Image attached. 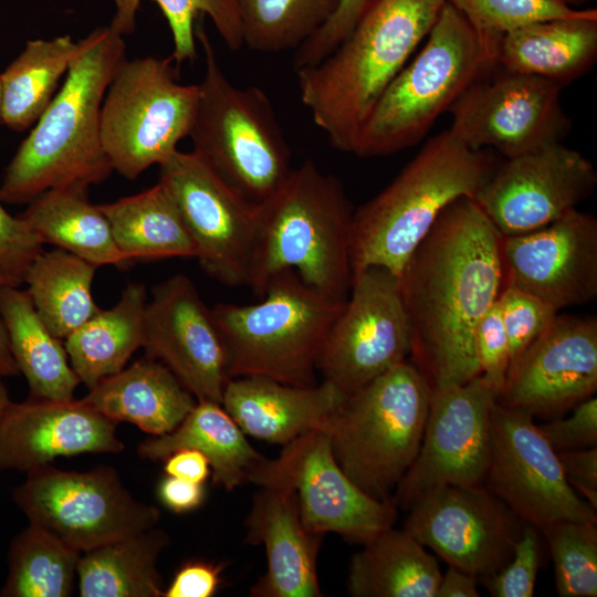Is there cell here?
Returning <instances> with one entry per match:
<instances>
[{
  "mask_svg": "<svg viewBox=\"0 0 597 597\" xmlns=\"http://www.w3.org/2000/svg\"><path fill=\"white\" fill-rule=\"evenodd\" d=\"M501 243L478 202L461 197L443 209L398 277L410 362L431 392L481 374L475 332L503 287Z\"/></svg>",
  "mask_w": 597,
  "mask_h": 597,
  "instance_id": "cell-1",
  "label": "cell"
},
{
  "mask_svg": "<svg viewBox=\"0 0 597 597\" xmlns=\"http://www.w3.org/2000/svg\"><path fill=\"white\" fill-rule=\"evenodd\" d=\"M78 43L63 85L6 168L0 185V200L6 203H30L57 187H88L113 171L101 140V109L126 59L125 42L108 25Z\"/></svg>",
  "mask_w": 597,
  "mask_h": 597,
  "instance_id": "cell-2",
  "label": "cell"
},
{
  "mask_svg": "<svg viewBox=\"0 0 597 597\" xmlns=\"http://www.w3.org/2000/svg\"><path fill=\"white\" fill-rule=\"evenodd\" d=\"M446 2L375 0L327 57L295 71L302 103L332 147L355 155L374 107Z\"/></svg>",
  "mask_w": 597,
  "mask_h": 597,
  "instance_id": "cell-3",
  "label": "cell"
},
{
  "mask_svg": "<svg viewBox=\"0 0 597 597\" xmlns=\"http://www.w3.org/2000/svg\"><path fill=\"white\" fill-rule=\"evenodd\" d=\"M498 167L490 149L467 146L450 129L429 138L396 178L354 210L353 274L381 266L399 277L443 209L476 199Z\"/></svg>",
  "mask_w": 597,
  "mask_h": 597,
  "instance_id": "cell-4",
  "label": "cell"
},
{
  "mask_svg": "<svg viewBox=\"0 0 597 597\" xmlns=\"http://www.w3.org/2000/svg\"><path fill=\"white\" fill-rule=\"evenodd\" d=\"M258 203L259 243L249 285L253 293L263 296L270 279L290 269L316 291L347 301L354 209L342 181L305 160Z\"/></svg>",
  "mask_w": 597,
  "mask_h": 597,
  "instance_id": "cell-5",
  "label": "cell"
},
{
  "mask_svg": "<svg viewBox=\"0 0 597 597\" xmlns=\"http://www.w3.org/2000/svg\"><path fill=\"white\" fill-rule=\"evenodd\" d=\"M255 304H217L229 379L264 376L308 387L316 385L317 362L346 301L307 285L294 270L275 273Z\"/></svg>",
  "mask_w": 597,
  "mask_h": 597,
  "instance_id": "cell-6",
  "label": "cell"
},
{
  "mask_svg": "<svg viewBox=\"0 0 597 597\" xmlns=\"http://www.w3.org/2000/svg\"><path fill=\"white\" fill-rule=\"evenodd\" d=\"M425 40L377 102L355 155L388 156L419 143L436 121L494 67L492 50L449 2Z\"/></svg>",
  "mask_w": 597,
  "mask_h": 597,
  "instance_id": "cell-7",
  "label": "cell"
},
{
  "mask_svg": "<svg viewBox=\"0 0 597 597\" xmlns=\"http://www.w3.org/2000/svg\"><path fill=\"white\" fill-rule=\"evenodd\" d=\"M431 389L407 359L345 396L323 428L343 472L365 493H391L419 451Z\"/></svg>",
  "mask_w": 597,
  "mask_h": 597,
  "instance_id": "cell-8",
  "label": "cell"
},
{
  "mask_svg": "<svg viewBox=\"0 0 597 597\" xmlns=\"http://www.w3.org/2000/svg\"><path fill=\"white\" fill-rule=\"evenodd\" d=\"M195 35L206 67L189 133L192 151L245 198L261 202L293 169L290 147L268 95L256 86L233 85L202 24H196Z\"/></svg>",
  "mask_w": 597,
  "mask_h": 597,
  "instance_id": "cell-9",
  "label": "cell"
},
{
  "mask_svg": "<svg viewBox=\"0 0 597 597\" xmlns=\"http://www.w3.org/2000/svg\"><path fill=\"white\" fill-rule=\"evenodd\" d=\"M169 57L125 59L116 70L101 109V140L113 170L134 180L160 165L189 136L198 84L178 81Z\"/></svg>",
  "mask_w": 597,
  "mask_h": 597,
  "instance_id": "cell-10",
  "label": "cell"
},
{
  "mask_svg": "<svg viewBox=\"0 0 597 597\" xmlns=\"http://www.w3.org/2000/svg\"><path fill=\"white\" fill-rule=\"evenodd\" d=\"M12 500L35 524L81 553L157 525L158 507L139 502L111 467L65 471L34 468Z\"/></svg>",
  "mask_w": 597,
  "mask_h": 597,
  "instance_id": "cell-11",
  "label": "cell"
},
{
  "mask_svg": "<svg viewBox=\"0 0 597 597\" xmlns=\"http://www.w3.org/2000/svg\"><path fill=\"white\" fill-rule=\"evenodd\" d=\"M201 268L228 286L250 285L259 243V203L222 180L193 151L175 150L159 165Z\"/></svg>",
  "mask_w": 597,
  "mask_h": 597,
  "instance_id": "cell-12",
  "label": "cell"
},
{
  "mask_svg": "<svg viewBox=\"0 0 597 597\" xmlns=\"http://www.w3.org/2000/svg\"><path fill=\"white\" fill-rule=\"evenodd\" d=\"M249 482L292 490L308 531L336 533L355 544L394 526L397 519L392 501L368 495L343 472L323 427L286 443L276 458H264Z\"/></svg>",
  "mask_w": 597,
  "mask_h": 597,
  "instance_id": "cell-13",
  "label": "cell"
},
{
  "mask_svg": "<svg viewBox=\"0 0 597 597\" xmlns=\"http://www.w3.org/2000/svg\"><path fill=\"white\" fill-rule=\"evenodd\" d=\"M523 523L543 532L563 522L597 523V510L566 481L557 452L528 412L495 402L483 484Z\"/></svg>",
  "mask_w": 597,
  "mask_h": 597,
  "instance_id": "cell-14",
  "label": "cell"
},
{
  "mask_svg": "<svg viewBox=\"0 0 597 597\" xmlns=\"http://www.w3.org/2000/svg\"><path fill=\"white\" fill-rule=\"evenodd\" d=\"M410 353V333L398 277L381 266L353 274L348 298L317 362L324 381L347 396Z\"/></svg>",
  "mask_w": 597,
  "mask_h": 597,
  "instance_id": "cell-15",
  "label": "cell"
},
{
  "mask_svg": "<svg viewBox=\"0 0 597 597\" xmlns=\"http://www.w3.org/2000/svg\"><path fill=\"white\" fill-rule=\"evenodd\" d=\"M498 396L482 375L431 392L419 451L392 496L397 507L407 511L419 498L442 486L484 484Z\"/></svg>",
  "mask_w": 597,
  "mask_h": 597,
  "instance_id": "cell-16",
  "label": "cell"
},
{
  "mask_svg": "<svg viewBox=\"0 0 597 597\" xmlns=\"http://www.w3.org/2000/svg\"><path fill=\"white\" fill-rule=\"evenodd\" d=\"M486 75L475 81L449 109V129L467 146L492 148L512 158L564 142L572 119L562 106L561 85L502 70L494 77Z\"/></svg>",
  "mask_w": 597,
  "mask_h": 597,
  "instance_id": "cell-17",
  "label": "cell"
},
{
  "mask_svg": "<svg viewBox=\"0 0 597 597\" xmlns=\"http://www.w3.org/2000/svg\"><path fill=\"white\" fill-rule=\"evenodd\" d=\"M406 528L448 565L481 578L511 558L524 523L484 485H447L419 498Z\"/></svg>",
  "mask_w": 597,
  "mask_h": 597,
  "instance_id": "cell-18",
  "label": "cell"
},
{
  "mask_svg": "<svg viewBox=\"0 0 597 597\" xmlns=\"http://www.w3.org/2000/svg\"><path fill=\"white\" fill-rule=\"evenodd\" d=\"M597 171L582 153L563 143L506 158L475 201L502 237L535 231L587 199Z\"/></svg>",
  "mask_w": 597,
  "mask_h": 597,
  "instance_id": "cell-19",
  "label": "cell"
},
{
  "mask_svg": "<svg viewBox=\"0 0 597 597\" xmlns=\"http://www.w3.org/2000/svg\"><path fill=\"white\" fill-rule=\"evenodd\" d=\"M146 356L167 366L197 401L221 404L226 349L211 308L192 281L176 274L151 290L144 317Z\"/></svg>",
  "mask_w": 597,
  "mask_h": 597,
  "instance_id": "cell-20",
  "label": "cell"
},
{
  "mask_svg": "<svg viewBox=\"0 0 597 597\" xmlns=\"http://www.w3.org/2000/svg\"><path fill=\"white\" fill-rule=\"evenodd\" d=\"M597 390V320L558 315L510 363L498 402L548 419Z\"/></svg>",
  "mask_w": 597,
  "mask_h": 597,
  "instance_id": "cell-21",
  "label": "cell"
},
{
  "mask_svg": "<svg viewBox=\"0 0 597 597\" xmlns=\"http://www.w3.org/2000/svg\"><path fill=\"white\" fill-rule=\"evenodd\" d=\"M503 285L561 308L597 296V219L570 210L532 232L502 237Z\"/></svg>",
  "mask_w": 597,
  "mask_h": 597,
  "instance_id": "cell-22",
  "label": "cell"
},
{
  "mask_svg": "<svg viewBox=\"0 0 597 597\" xmlns=\"http://www.w3.org/2000/svg\"><path fill=\"white\" fill-rule=\"evenodd\" d=\"M116 425L81 399L11 401L0 416V471L28 472L57 457L119 453Z\"/></svg>",
  "mask_w": 597,
  "mask_h": 597,
  "instance_id": "cell-23",
  "label": "cell"
},
{
  "mask_svg": "<svg viewBox=\"0 0 597 597\" xmlns=\"http://www.w3.org/2000/svg\"><path fill=\"white\" fill-rule=\"evenodd\" d=\"M245 543L263 545L268 567L252 586L254 597H321L317 556L323 534L302 522L292 490L260 486L245 519Z\"/></svg>",
  "mask_w": 597,
  "mask_h": 597,
  "instance_id": "cell-24",
  "label": "cell"
},
{
  "mask_svg": "<svg viewBox=\"0 0 597 597\" xmlns=\"http://www.w3.org/2000/svg\"><path fill=\"white\" fill-rule=\"evenodd\" d=\"M345 396L331 383L301 387L264 376L231 378L221 406L248 436L273 444L324 426Z\"/></svg>",
  "mask_w": 597,
  "mask_h": 597,
  "instance_id": "cell-25",
  "label": "cell"
},
{
  "mask_svg": "<svg viewBox=\"0 0 597 597\" xmlns=\"http://www.w3.org/2000/svg\"><path fill=\"white\" fill-rule=\"evenodd\" d=\"M493 60L499 70L564 87L585 76L597 61V10L513 29L498 40Z\"/></svg>",
  "mask_w": 597,
  "mask_h": 597,
  "instance_id": "cell-26",
  "label": "cell"
},
{
  "mask_svg": "<svg viewBox=\"0 0 597 597\" xmlns=\"http://www.w3.org/2000/svg\"><path fill=\"white\" fill-rule=\"evenodd\" d=\"M81 400L151 436L174 430L197 404L167 366L147 356L102 379Z\"/></svg>",
  "mask_w": 597,
  "mask_h": 597,
  "instance_id": "cell-27",
  "label": "cell"
},
{
  "mask_svg": "<svg viewBox=\"0 0 597 597\" xmlns=\"http://www.w3.org/2000/svg\"><path fill=\"white\" fill-rule=\"evenodd\" d=\"M180 449L201 452L210 463L213 484L227 491L249 482L265 458L248 442L221 404L213 401H197L174 430L144 440L137 452L144 459L159 461Z\"/></svg>",
  "mask_w": 597,
  "mask_h": 597,
  "instance_id": "cell-28",
  "label": "cell"
},
{
  "mask_svg": "<svg viewBox=\"0 0 597 597\" xmlns=\"http://www.w3.org/2000/svg\"><path fill=\"white\" fill-rule=\"evenodd\" d=\"M362 545L348 568L350 596L436 597L439 564L406 528L388 527Z\"/></svg>",
  "mask_w": 597,
  "mask_h": 597,
  "instance_id": "cell-29",
  "label": "cell"
},
{
  "mask_svg": "<svg viewBox=\"0 0 597 597\" xmlns=\"http://www.w3.org/2000/svg\"><path fill=\"white\" fill-rule=\"evenodd\" d=\"M0 317L19 373L27 379L30 398L71 400L81 384L62 339L38 315L27 291L0 287Z\"/></svg>",
  "mask_w": 597,
  "mask_h": 597,
  "instance_id": "cell-30",
  "label": "cell"
},
{
  "mask_svg": "<svg viewBox=\"0 0 597 597\" xmlns=\"http://www.w3.org/2000/svg\"><path fill=\"white\" fill-rule=\"evenodd\" d=\"M87 188L71 185L50 189L33 199L20 216L36 237L87 262L122 268L130 263L117 249L109 222L90 202Z\"/></svg>",
  "mask_w": 597,
  "mask_h": 597,
  "instance_id": "cell-31",
  "label": "cell"
},
{
  "mask_svg": "<svg viewBox=\"0 0 597 597\" xmlns=\"http://www.w3.org/2000/svg\"><path fill=\"white\" fill-rule=\"evenodd\" d=\"M147 304L143 283H129L118 302L100 308L64 339L70 364L88 389L121 371L144 341Z\"/></svg>",
  "mask_w": 597,
  "mask_h": 597,
  "instance_id": "cell-32",
  "label": "cell"
},
{
  "mask_svg": "<svg viewBox=\"0 0 597 597\" xmlns=\"http://www.w3.org/2000/svg\"><path fill=\"white\" fill-rule=\"evenodd\" d=\"M170 537L156 526L108 542L81 555V597H163L157 562Z\"/></svg>",
  "mask_w": 597,
  "mask_h": 597,
  "instance_id": "cell-33",
  "label": "cell"
},
{
  "mask_svg": "<svg viewBox=\"0 0 597 597\" xmlns=\"http://www.w3.org/2000/svg\"><path fill=\"white\" fill-rule=\"evenodd\" d=\"M118 251L129 261L196 258V247L165 187L157 182L139 193L100 206Z\"/></svg>",
  "mask_w": 597,
  "mask_h": 597,
  "instance_id": "cell-34",
  "label": "cell"
},
{
  "mask_svg": "<svg viewBox=\"0 0 597 597\" xmlns=\"http://www.w3.org/2000/svg\"><path fill=\"white\" fill-rule=\"evenodd\" d=\"M78 50V41L69 34L29 40L0 74L1 123L15 132L33 126L56 94Z\"/></svg>",
  "mask_w": 597,
  "mask_h": 597,
  "instance_id": "cell-35",
  "label": "cell"
},
{
  "mask_svg": "<svg viewBox=\"0 0 597 597\" xmlns=\"http://www.w3.org/2000/svg\"><path fill=\"white\" fill-rule=\"evenodd\" d=\"M96 269L60 248L43 250L29 268L25 291L40 318L57 338L65 339L100 310L92 295Z\"/></svg>",
  "mask_w": 597,
  "mask_h": 597,
  "instance_id": "cell-36",
  "label": "cell"
},
{
  "mask_svg": "<svg viewBox=\"0 0 597 597\" xmlns=\"http://www.w3.org/2000/svg\"><path fill=\"white\" fill-rule=\"evenodd\" d=\"M82 553L39 525L28 527L11 541L8 576L2 597H67L71 595Z\"/></svg>",
  "mask_w": 597,
  "mask_h": 597,
  "instance_id": "cell-37",
  "label": "cell"
},
{
  "mask_svg": "<svg viewBox=\"0 0 597 597\" xmlns=\"http://www.w3.org/2000/svg\"><path fill=\"white\" fill-rule=\"evenodd\" d=\"M338 0H239L243 45L275 53L297 49L334 14Z\"/></svg>",
  "mask_w": 597,
  "mask_h": 597,
  "instance_id": "cell-38",
  "label": "cell"
},
{
  "mask_svg": "<svg viewBox=\"0 0 597 597\" xmlns=\"http://www.w3.org/2000/svg\"><path fill=\"white\" fill-rule=\"evenodd\" d=\"M169 25L174 50L170 55L179 65L197 57L196 19L208 15L227 46L237 51L243 45L239 0H154ZM142 0H115L109 27L121 35L132 34Z\"/></svg>",
  "mask_w": 597,
  "mask_h": 597,
  "instance_id": "cell-39",
  "label": "cell"
},
{
  "mask_svg": "<svg viewBox=\"0 0 597 597\" xmlns=\"http://www.w3.org/2000/svg\"><path fill=\"white\" fill-rule=\"evenodd\" d=\"M554 564L561 597L597 596V523L557 522L541 532Z\"/></svg>",
  "mask_w": 597,
  "mask_h": 597,
  "instance_id": "cell-40",
  "label": "cell"
},
{
  "mask_svg": "<svg viewBox=\"0 0 597 597\" xmlns=\"http://www.w3.org/2000/svg\"><path fill=\"white\" fill-rule=\"evenodd\" d=\"M473 27L493 52L498 40L521 25L584 14L562 0H447Z\"/></svg>",
  "mask_w": 597,
  "mask_h": 597,
  "instance_id": "cell-41",
  "label": "cell"
},
{
  "mask_svg": "<svg viewBox=\"0 0 597 597\" xmlns=\"http://www.w3.org/2000/svg\"><path fill=\"white\" fill-rule=\"evenodd\" d=\"M498 304L509 339L510 363L521 355L558 314L549 303L507 284L503 285Z\"/></svg>",
  "mask_w": 597,
  "mask_h": 597,
  "instance_id": "cell-42",
  "label": "cell"
},
{
  "mask_svg": "<svg viewBox=\"0 0 597 597\" xmlns=\"http://www.w3.org/2000/svg\"><path fill=\"white\" fill-rule=\"evenodd\" d=\"M540 531L523 525L509 562L483 583L494 597H532L542 561Z\"/></svg>",
  "mask_w": 597,
  "mask_h": 597,
  "instance_id": "cell-43",
  "label": "cell"
},
{
  "mask_svg": "<svg viewBox=\"0 0 597 597\" xmlns=\"http://www.w3.org/2000/svg\"><path fill=\"white\" fill-rule=\"evenodd\" d=\"M42 251L43 243L28 222L8 213L0 202V272L8 283H24L29 268Z\"/></svg>",
  "mask_w": 597,
  "mask_h": 597,
  "instance_id": "cell-44",
  "label": "cell"
},
{
  "mask_svg": "<svg viewBox=\"0 0 597 597\" xmlns=\"http://www.w3.org/2000/svg\"><path fill=\"white\" fill-rule=\"evenodd\" d=\"M375 0H338L331 19L294 53L293 66H312L327 57L349 34L357 21Z\"/></svg>",
  "mask_w": 597,
  "mask_h": 597,
  "instance_id": "cell-45",
  "label": "cell"
},
{
  "mask_svg": "<svg viewBox=\"0 0 597 597\" xmlns=\"http://www.w3.org/2000/svg\"><path fill=\"white\" fill-rule=\"evenodd\" d=\"M475 352L480 375L500 394L510 366V348L498 300L478 325Z\"/></svg>",
  "mask_w": 597,
  "mask_h": 597,
  "instance_id": "cell-46",
  "label": "cell"
},
{
  "mask_svg": "<svg viewBox=\"0 0 597 597\" xmlns=\"http://www.w3.org/2000/svg\"><path fill=\"white\" fill-rule=\"evenodd\" d=\"M567 418H555L537 425L540 432L556 451L596 447L597 399L589 397L577 404Z\"/></svg>",
  "mask_w": 597,
  "mask_h": 597,
  "instance_id": "cell-47",
  "label": "cell"
},
{
  "mask_svg": "<svg viewBox=\"0 0 597 597\" xmlns=\"http://www.w3.org/2000/svg\"><path fill=\"white\" fill-rule=\"evenodd\" d=\"M557 457L568 484L597 510V448L564 450Z\"/></svg>",
  "mask_w": 597,
  "mask_h": 597,
  "instance_id": "cell-48",
  "label": "cell"
},
{
  "mask_svg": "<svg viewBox=\"0 0 597 597\" xmlns=\"http://www.w3.org/2000/svg\"><path fill=\"white\" fill-rule=\"evenodd\" d=\"M221 583V566L189 562L176 573L163 597H211Z\"/></svg>",
  "mask_w": 597,
  "mask_h": 597,
  "instance_id": "cell-49",
  "label": "cell"
},
{
  "mask_svg": "<svg viewBox=\"0 0 597 597\" xmlns=\"http://www.w3.org/2000/svg\"><path fill=\"white\" fill-rule=\"evenodd\" d=\"M161 502L176 513L189 512L198 507L203 500V484L167 475L159 484Z\"/></svg>",
  "mask_w": 597,
  "mask_h": 597,
  "instance_id": "cell-50",
  "label": "cell"
},
{
  "mask_svg": "<svg viewBox=\"0 0 597 597\" xmlns=\"http://www.w3.org/2000/svg\"><path fill=\"white\" fill-rule=\"evenodd\" d=\"M166 475L203 484L211 474L208 459L193 449H180L164 459Z\"/></svg>",
  "mask_w": 597,
  "mask_h": 597,
  "instance_id": "cell-51",
  "label": "cell"
},
{
  "mask_svg": "<svg viewBox=\"0 0 597 597\" xmlns=\"http://www.w3.org/2000/svg\"><path fill=\"white\" fill-rule=\"evenodd\" d=\"M478 578L457 567L448 566L437 588L436 597H479Z\"/></svg>",
  "mask_w": 597,
  "mask_h": 597,
  "instance_id": "cell-52",
  "label": "cell"
},
{
  "mask_svg": "<svg viewBox=\"0 0 597 597\" xmlns=\"http://www.w3.org/2000/svg\"><path fill=\"white\" fill-rule=\"evenodd\" d=\"M4 284L9 283L0 272V287ZM18 374L19 369L11 354L7 332L0 317V380Z\"/></svg>",
  "mask_w": 597,
  "mask_h": 597,
  "instance_id": "cell-53",
  "label": "cell"
},
{
  "mask_svg": "<svg viewBox=\"0 0 597 597\" xmlns=\"http://www.w3.org/2000/svg\"><path fill=\"white\" fill-rule=\"evenodd\" d=\"M10 402L8 391L0 380V416Z\"/></svg>",
  "mask_w": 597,
  "mask_h": 597,
  "instance_id": "cell-54",
  "label": "cell"
},
{
  "mask_svg": "<svg viewBox=\"0 0 597 597\" xmlns=\"http://www.w3.org/2000/svg\"><path fill=\"white\" fill-rule=\"evenodd\" d=\"M562 1H564V2H566L567 4L574 7V6H577V4L587 2V1H589V0H562Z\"/></svg>",
  "mask_w": 597,
  "mask_h": 597,
  "instance_id": "cell-55",
  "label": "cell"
},
{
  "mask_svg": "<svg viewBox=\"0 0 597 597\" xmlns=\"http://www.w3.org/2000/svg\"><path fill=\"white\" fill-rule=\"evenodd\" d=\"M1 108H2V87H1V77H0V123H1Z\"/></svg>",
  "mask_w": 597,
  "mask_h": 597,
  "instance_id": "cell-56",
  "label": "cell"
}]
</instances>
